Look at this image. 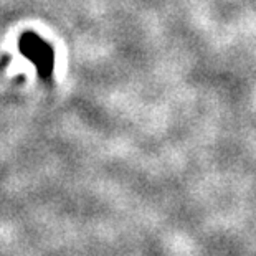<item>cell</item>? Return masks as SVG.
<instances>
[{"mask_svg": "<svg viewBox=\"0 0 256 256\" xmlns=\"http://www.w3.org/2000/svg\"><path fill=\"white\" fill-rule=\"evenodd\" d=\"M18 50L25 58H28L32 63L35 64L38 74L43 80H48L53 72V50L45 40H42L36 34L26 32L20 36L18 40Z\"/></svg>", "mask_w": 256, "mask_h": 256, "instance_id": "cell-1", "label": "cell"}]
</instances>
